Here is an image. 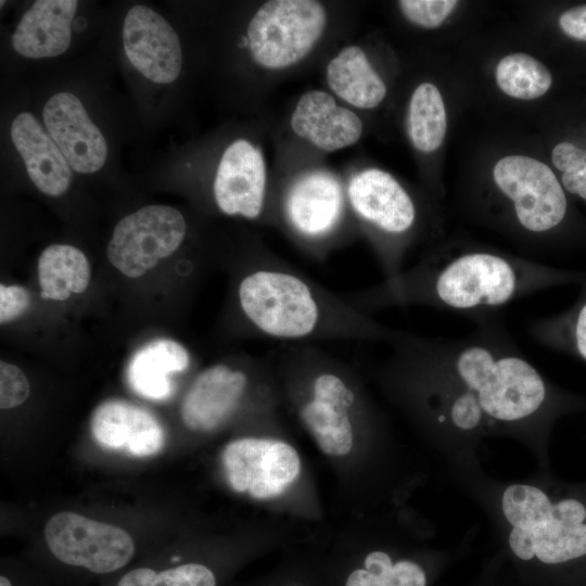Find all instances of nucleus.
<instances>
[{
	"label": "nucleus",
	"instance_id": "obj_9",
	"mask_svg": "<svg viewBox=\"0 0 586 586\" xmlns=\"http://www.w3.org/2000/svg\"><path fill=\"white\" fill-rule=\"evenodd\" d=\"M271 367L268 359L263 369L258 364L233 366L214 364L193 380L181 404L184 425L198 432H211L228 422L252 392L253 383Z\"/></svg>",
	"mask_w": 586,
	"mask_h": 586
},
{
	"label": "nucleus",
	"instance_id": "obj_19",
	"mask_svg": "<svg viewBox=\"0 0 586 586\" xmlns=\"http://www.w3.org/2000/svg\"><path fill=\"white\" fill-rule=\"evenodd\" d=\"M190 362V353L181 343L169 339L154 340L132 355L126 379L140 396L165 400L174 392L169 375L186 371Z\"/></svg>",
	"mask_w": 586,
	"mask_h": 586
},
{
	"label": "nucleus",
	"instance_id": "obj_4",
	"mask_svg": "<svg viewBox=\"0 0 586 586\" xmlns=\"http://www.w3.org/2000/svg\"><path fill=\"white\" fill-rule=\"evenodd\" d=\"M347 204L340 181L330 173L316 170L288 187L281 199V216L305 250L322 258L345 222Z\"/></svg>",
	"mask_w": 586,
	"mask_h": 586
},
{
	"label": "nucleus",
	"instance_id": "obj_16",
	"mask_svg": "<svg viewBox=\"0 0 586 586\" xmlns=\"http://www.w3.org/2000/svg\"><path fill=\"white\" fill-rule=\"evenodd\" d=\"M291 127L298 137L328 152L353 145L362 132L360 118L321 90L308 91L300 98Z\"/></svg>",
	"mask_w": 586,
	"mask_h": 586
},
{
	"label": "nucleus",
	"instance_id": "obj_5",
	"mask_svg": "<svg viewBox=\"0 0 586 586\" xmlns=\"http://www.w3.org/2000/svg\"><path fill=\"white\" fill-rule=\"evenodd\" d=\"M186 234L187 222L179 211L148 205L117 222L107 244V258L123 275L136 279L174 254Z\"/></svg>",
	"mask_w": 586,
	"mask_h": 586
},
{
	"label": "nucleus",
	"instance_id": "obj_8",
	"mask_svg": "<svg viewBox=\"0 0 586 586\" xmlns=\"http://www.w3.org/2000/svg\"><path fill=\"white\" fill-rule=\"evenodd\" d=\"M494 180L513 203L517 219L526 230L544 232L564 218L563 189L546 164L522 155L506 156L496 163Z\"/></svg>",
	"mask_w": 586,
	"mask_h": 586
},
{
	"label": "nucleus",
	"instance_id": "obj_35",
	"mask_svg": "<svg viewBox=\"0 0 586 586\" xmlns=\"http://www.w3.org/2000/svg\"><path fill=\"white\" fill-rule=\"evenodd\" d=\"M575 340L578 353L586 359V305L582 307L577 317Z\"/></svg>",
	"mask_w": 586,
	"mask_h": 586
},
{
	"label": "nucleus",
	"instance_id": "obj_34",
	"mask_svg": "<svg viewBox=\"0 0 586 586\" xmlns=\"http://www.w3.org/2000/svg\"><path fill=\"white\" fill-rule=\"evenodd\" d=\"M509 543L517 557L530 560L536 551V533L528 528L513 527L510 533Z\"/></svg>",
	"mask_w": 586,
	"mask_h": 586
},
{
	"label": "nucleus",
	"instance_id": "obj_11",
	"mask_svg": "<svg viewBox=\"0 0 586 586\" xmlns=\"http://www.w3.org/2000/svg\"><path fill=\"white\" fill-rule=\"evenodd\" d=\"M123 41L130 63L148 79L169 84L180 74L182 53L179 38L157 12L142 4L126 14Z\"/></svg>",
	"mask_w": 586,
	"mask_h": 586
},
{
	"label": "nucleus",
	"instance_id": "obj_20",
	"mask_svg": "<svg viewBox=\"0 0 586 586\" xmlns=\"http://www.w3.org/2000/svg\"><path fill=\"white\" fill-rule=\"evenodd\" d=\"M327 81L341 99L360 109L375 107L386 94L385 84L357 46L342 49L328 63Z\"/></svg>",
	"mask_w": 586,
	"mask_h": 586
},
{
	"label": "nucleus",
	"instance_id": "obj_3",
	"mask_svg": "<svg viewBox=\"0 0 586 586\" xmlns=\"http://www.w3.org/2000/svg\"><path fill=\"white\" fill-rule=\"evenodd\" d=\"M326 25L327 13L318 1H267L249 24V49L260 66L285 68L310 52Z\"/></svg>",
	"mask_w": 586,
	"mask_h": 586
},
{
	"label": "nucleus",
	"instance_id": "obj_26",
	"mask_svg": "<svg viewBox=\"0 0 586 586\" xmlns=\"http://www.w3.org/2000/svg\"><path fill=\"white\" fill-rule=\"evenodd\" d=\"M552 507L544 492L530 485H511L502 495V511L513 527L536 532L551 519Z\"/></svg>",
	"mask_w": 586,
	"mask_h": 586
},
{
	"label": "nucleus",
	"instance_id": "obj_31",
	"mask_svg": "<svg viewBox=\"0 0 586 586\" xmlns=\"http://www.w3.org/2000/svg\"><path fill=\"white\" fill-rule=\"evenodd\" d=\"M30 294L22 285L0 284V322L9 323L21 317L30 306Z\"/></svg>",
	"mask_w": 586,
	"mask_h": 586
},
{
	"label": "nucleus",
	"instance_id": "obj_2",
	"mask_svg": "<svg viewBox=\"0 0 586 586\" xmlns=\"http://www.w3.org/2000/svg\"><path fill=\"white\" fill-rule=\"evenodd\" d=\"M537 286L538 265H521L489 252H469L441 265H413L345 297L368 315L408 305L474 310L504 306Z\"/></svg>",
	"mask_w": 586,
	"mask_h": 586
},
{
	"label": "nucleus",
	"instance_id": "obj_32",
	"mask_svg": "<svg viewBox=\"0 0 586 586\" xmlns=\"http://www.w3.org/2000/svg\"><path fill=\"white\" fill-rule=\"evenodd\" d=\"M482 412L479 399L471 391L459 395L450 408L454 424L463 430L477 426L482 419Z\"/></svg>",
	"mask_w": 586,
	"mask_h": 586
},
{
	"label": "nucleus",
	"instance_id": "obj_14",
	"mask_svg": "<svg viewBox=\"0 0 586 586\" xmlns=\"http://www.w3.org/2000/svg\"><path fill=\"white\" fill-rule=\"evenodd\" d=\"M90 430L103 448L136 457L156 455L165 443L164 429L151 412L119 399L103 402L94 409Z\"/></svg>",
	"mask_w": 586,
	"mask_h": 586
},
{
	"label": "nucleus",
	"instance_id": "obj_15",
	"mask_svg": "<svg viewBox=\"0 0 586 586\" xmlns=\"http://www.w3.org/2000/svg\"><path fill=\"white\" fill-rule=\"evenodd\" d=\"M545 396V384L538 371L518 354L506 352L477 399L482 410L492 418L515 421L535 412Z\"/></svg>",
	"mask_w": 586,
	"mask_h": 586
},
{
	"label": "nucleus",
	"instance_id": "obj_7",
	"mask_svg": "<svg viewBox=\"0 0 586 586\" xmlns=\"http://www.w3.org/2000/svg\"><path fill=\"white\" fill-rule=\"evenodd\" d=\"M221 461L230 487L257 499L281 495L301 472V459L290 444L246 436L229 442Z\"/></svg>",
	"mask_w": 586,
	"mask_h": 586
},
{
	"label": "nucleus",
	"instance_id": "obj_25",
	"mask_svg": "<svg viewBox=\"0 0 586 586\" xmlns=\"http://www.w3.org/2000/svg\"><path fill=\"white\" fill-rule=\"evenodd\" d=\"M423 570L411 561L395 564L388 555L373 551L365 559V569L353 571L345 586H425Z\"/></svg>",
	"mask_w": 586,
	"mask_h": 586
},
{
	"label": "nucleus",
	"instance_id": "obj_36",
	"mask_svg": "<svg viewBox=\"0 0 586 586\" xmlns=\"http://www.w3.org/2000/svg\"><path fill=\"white\" fill-rule=\"evenodd\" d=\"M0 586H12L10 579L4 576V575H1L0 576Z\"/></svg>",
	"mask_w": 586,
	"mask_h": 586
},
{
	"label": "nucleus",
	"instance_id": "obj_18",
	"mask_svg": "<svg viewBox=\"0 0 586 586\" xmlns=\"http://www.w3.org/2000/svg\"><path fill=\"white\" fill-rule=\"evenodd\" d=\"M76 0H37L21 18L12 47L29 59L58 56L64 53L72 36Z\"/></svg>",
	"mask_w": 586,
	"mask_h": 586
},
{
	"label": "nucleus",
	"instance_id": "obj_17",
	"mask_svg": "<svg viewBox=\"0 0 586 586\" xmlns=\"http://www.w3.org/2000/svg\"><path fill=\"white\" fill-rule=\"evenodd\" d=\"M12 142L24 161L33 183L44 194L60 196L72 182V167L38 119L28 112L11 125Z\"/></svg>",
	"mask_w": 586,
	"mask_h": 586
},
{
	"label": "nucleus",
	"instance_id": "obj_22",
	"mask_svg": "<svg viewBox=\"0 0 586 586\" xmlns=\"http://www.w3.org/2000/svg\"><path fill=\"white\" fill-rule=\"evenodd\" d=\"M40 296L65 301L86 291L90 282V265L86 255L67 244H52L38 258Z\"/></svg>",
	"mask_w": 586,
	"mask_h": 586
},
{
	"label": "nucleus",
	"instance_id": "obj_12",
	"mask_svg": "<svg viewBox=\"0 0 586 586\" xmlns=\"http://www.w3.org/2000/svg\"><path fill=\"white\" fill-rule=\"evenodd\" d=\"M348 205L364 224L390 237L406 234L415 225L417 211L411 196L388 173L367 169L349 180Z\"/></svg>",
	"mask_w": 586,
	"mask_h": 586
},
{
	"label": "nucleus",
	"instance_id": "obj_10",
	"mask_svg": "<svg viewBox=\"0 0 586 586\" xmlns=\"http://www.w3.org/2000/svg\"><path fill=\"white\" fill-rule=\"evenodd\" d=\"M213 193L225 215L260 218L267 204V174L262 152L246 140L232 142L220 158Z\"/></svg>",
	"mask_w": 586,
	"mask_h": 586
},
{
	"label": "nucleus",
	"instance_id": "obj_28",
	"mask_svg": "<svg viewBox=\"0 0 586 586\" xmlns=\"http://www.w3.org/2000/svg\"><path fill=\"white\" fill-rule=\"evenodd\" d=\"M553 165L561 170L564 188L586 200V150L562 142L552 151Z\"/></svg>",
	"mask_w": 586,
	"mask_h": 586
},
{
	"label": "nucleus",
	"instance_id": "obj_21",
	"mask_svg": "<svg viewBox=\"0 0 586 586\" xmlns=\"http://www.w3.org/2000/svg\"><path fill=\"white\" fill-rule=\"evenodd\" d=\"M585 518L584 505L575 499L553 505L551 519L535 532V556L551 564L586 555Z\"/></svg>",
	"mask_w": 586,
	"mask_h": 586
},
{
	"label": "nucleus",
	"instance_id": "obj_13",
	"mask_svg": "<svg viewBox=\"0 0 586 586\" xmlns=\"http://www.w3.org/2000/svg\"><path fill=\"white\" fill-rule=\"evenodd\" d=\"M42 117L72 169L91 174L103 167L107 156L106 141L76 95L71 92L52 95L44 104Z\"/></svg>",
	"mask_w": 586,
	"mask_h": 586
},
{
	"label": "nucleus",
	"instance_id": "obj_33",
	"mask_svg": "<svg viewBox=\"0 0 586 586\" xmlns=\"http://www.w3.org/2000/svg\"><path fill=\"white\" fill-rule=\"evenodd\" d=\"M559 24L566 36L586 41V4L563 12L559 18Z\"/></svg>",
	"mask_w": 586,
	"mask_h": 586
},
{
	"label": "nucleus",
	"instance_id": "obj_24",
	"mask_svg": "<svg viewBox=\"0 0 586 586\" xmlns=\"http://www.w3.org/2000/svg\"><path fill=\"white\" fill-rule=\"evenodd\" d=\"M496 80L506 94L522 100L542 97L552 82L547 67L524 53H514L501 59L496 69Z\"/></svg>",
	"mask_w": 586,
	"mask_h": 586
},
{
	"label": "nucleus",
	"instance_id": "obj_6",
	"mask_svg": "<svg viewBox=\"0 0 586 586\" xmlns=\"http://www.w3.org/2000/svg\"><path fill=\"white\" fill-rule=\"evenodd\" d=\"M44 537L58 560L95 574L118 571L135 555V544L126 531L71 511L51 517Z\"/></svg>",
	"mask_w": 586,
	"mask_h": 586
},
{
	"label": "nucleus",
	"instance_id": "obj_1",
	"mask_svg": "<svg viewBox=\"0 0 586 586\" xmlns=\"http://www.w3.org/2000/svg\"><path fill=\"white\" fill-rule=\"evenodd\" d=\"M235 302L249 330L281 344L390 343L398 334L266 250L243 265Z\"/></svg>",
	"mask_w": 586,
	"mask_h": 586
},
{
	"label": "nucleus",
	"instance_id": "obj_23",
	"mask_svg": "<svg viewBox=\"0 0 586 586\" xmlns=\"http://www.w3.org/2000/svg\"><path fill=\"white\" fill-rule=\"evenodd\" d=\"M446 112L438 89L430 82L413 91L407 116L408 136L416 149L432 152L443 142L446 133Z\"/></svg>",
	"mask_w": 586,
	"mask_h": 586
},
{
	"label": "nucleus",
	"instance_id": "obj_30",
	"mask_svg": "<svg viewBox=\"0 0 586 586\" xmlns=\"http://www.w3.org/2000/svg\"><path fill=\"white\" fill-rule=\"evenodd\" d=\"M30 387L24 372L15 365L0 362V407L10 409L22 405L29 396Z\"/></svg>",
	"mask_w": 586,
	"mask_h": 586
},
{
	"label": "nucleus",
	"instance_id": "obj_29",
	"mask_svg": "<svg viewBox=\"0 0 586 586\" xmlns=\"http://www.w3.org/2000/svg\"><path fill=\"white\" fill-rule=\"evenodd\" d=\"M457 3L454 0H402L398 5L411 23L434 28L445 21Z\"/></svg>",
	"mask_w": 586,
	"mask_h": 586
},
{
	"label": "nucleus",
	"instance_id": "obj_27",
	"mask_svg": "<svg viewBox=\"0 0 586 586\" xmlns=\"http://www.w3.org/2000/svg\"><path fill=\"white\" fill-rule=\"evenodd\" d=\"M116 586H216V577L208 566L190 562L162 570L137 568L125 573Z\"/></svg>",
	"mask_w": 586,
	"mask_h": 586
}]
</instances>
